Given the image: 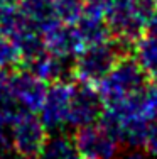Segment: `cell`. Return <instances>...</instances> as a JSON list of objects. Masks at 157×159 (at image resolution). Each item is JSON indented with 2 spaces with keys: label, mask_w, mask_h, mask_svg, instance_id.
Segmentation results:
<instances>
[{
  "label": "cell",
  "mask_w": 157,
  "mask_h": 159,
  "mask_svg": "<svg viewBox=\"0 0 157 159\" xmlns=\"http://www.w3.org/2000/svg\"><path fill=\"white\" fill-rule=\"evenodd\" d=\"M9 86L10 93H12L14 100L20 110L37 113L39 108L42 107L49 83L39 78L34 71L27 70L24 66H19L15 70H10Z\"/></svg>",
  "instance_id": "cell-5"
},
{
  "label": "cell",
  "mask_w": 157,
  "mask_h": 159,
  "mask_svg": "<svg viewBox=\"0 0 157 159\" xmlns=\"http://www.w3.org/2000/svg\"><path fill=\"white\" fill-rule=\"evenodd\" d=\"M49 130L39 113L20 112L10 124V142L14 152L24 159H36L46 142Z\"/></svg>",
  "instance_id": "cell-3"
},
{
  "label": "cell",
  "mask_w": 157,
  "mask_h": 159,
  "mask_svg": "<svg viewBox=\"0 0 157 159\" xmlns=\"http://www.w3.org/2000/svg\"><path fill=\"white\" fill-rule=\"evenodd\" d=\"M135 43L111 36L110 39L96 44L83 46L74 58V76L78 81L98 86L103 78L125 56L133 54Z\"/></svg>",
  "instance_id": "cell-1"
},
{
  "label": "cell",
  "mask_w": 157,
  "mask_h": 159,
  "mask_svg": "<svg viewBox=\"0 0 157 159\" xmlns=\"http://www.w3.org/2000/svg\"><path fill=\"white\" fill-rule=\"evenodd\" d=\"M105 112V102L98 92V86L74 80L71 93L66 127L80 129L96 124Z\"/></svg>",
  "instance_id": "cell-4"
},
{
  "label": "cell",
  "mask_w": 157,
  "mask_h": 159,
  "mask_svg": "<svg viewBox=\"0 0 157 159\" xmlns=\"http://www.w3.org/2000/svg\"><path fill=\"white\" fill-rule=\"evenodd\" d=\"M52 3L59 20L66 24H74L83 14L86 0H52Z\"/></svg>",
  "instance_id": "cell-12"
},
{
  "label": "cell",
  "mask_w": 157,
  "mask_h": 159,
  "mask_svg": "<svg viewBox=\"0 0 157 159\" xmlns=\"http://www.w3.org/2000/svg\"><path fill=\"white\" fill-rule=\"evenodd\" d=\"M20 66V54L9 36L0 32V70H15Z\"/></svg>",
  "instance_id": "cell-13"
},
{
  "label": "cell",
  "mask_w": 157,
  "mask_h": 159,
  "mask_svg": "<svg viewBox=\"0 0 157 159\" xmlns=\"http://www.w3.org/2000/svg\"><path fill=\"white\" fill-rule=\"evenodd\" d=\"M36 159H83L76 147L73 135L58 130L56 134H49L44 142L41 152Z\"/></svg>",
  "instance_id": "cell-11"
},
{
  "label": "cell",
  "mask_w": 157,
  "mask_h": 159,
  "mask_svg": "<svg viewBox=\"0 0 157 159\" xmlns=\"http://www.w3.org/2000/svg\"><path fill=\"white\" fill-rule=\"evenodd\" d=\"M17 7L24 20L37 29L42 36L61 22L54 10L52 0H19Z\"/></svg>",
  "instance_id": "cell-10"
},
{
  "label": "cell",
  "mask_w": 157,
  "mask_h": 159,
  "mask_svg": "<svg viewBox=\"0 0 157 159\" xmlns=\"http://www.w3.org/2000/svg\"><path fill=\"white\" fill-rule=\"evenodd\" d=\"M0 2L2 3H14L15 5V3H19V0H0Z\"/></svg>",
  "instance_id": "cell-14"
},
{
  "label": "cell",
  "mask_w": 157,
  "mask_h": 159,
  "mask_svg": "<svg viewBox=\"0 0 157 159\" xmlns=\"http://www.w3.org/2000/svg\"><path fill=\"white\" fill-rule=\"evenodd\" d=\"M150 81L152 80L139 64L137 58L130 54L120 59L117 66L103 78V81L98 85V92L105 105H111L135 95Z\"/></svg>",
  "instance_id": "cell-2"
},
{
  "label": "cell",
  "mask_w": 157,
  "mask_h": 159,
  "mask_svg": "<svg viewBox=\"0 0 157 159\" xmlns=\"http://www.w3.org/2000/svg\"><path fill=\"white\" fill-rule=\"evenodd\" d=\"M71 93L73 81H56L49 85L42 107L37 112L47 130H61L63 127H66Z\"/></svg>",
  "instance_id": "cell-7"
},
{
  "label": "cell",
  "mask_w": 157,
  "mask_h": 159,
  "mask_svg": "<svg viewBox=\"0 0 157 159\" xmlns=\"http://www.w3.org/2000/svg\"><path fill=\"white\" fill-rule=\"evenodd\" d=\"M44 41H46L47 52L61 58L74 59L78 52L83 49V43L78 36L74 24H66V22H59L54 27H51L44 34Z\"/></svg>",
  "instance_id": "cell-8"
},
{
  "label": "cell",
  "mask_w": 157,
  "mask_h": 159,
  "mask_svg": "<svg viewBox=\"0 0 157 159\" xmlns=\"http://www.w3.org/2000/svg\"><path fill=\"white\" fill-rule=\"evenodd\" d=\"M74 142L83 159H115L118 142L100 122L74 129Z\"/></svg>",
  "instance_id": "cell-6"
},
{
  "label": "cell",
  "mask_w": 157,
  "mask_h": 159,
  "mask_svg": "<svg viewBox=\"0 0 157 159\" xmlns=\"http://www.w3.org/2000/svg\"><path fill=\"white\" fill-rule=\"evenodd\" d=\"M74 27H76V32L83 46L103 43L111 37V31L107 22V17H105V12L93 5H88V3L85 5L81 17L74 22Z\"/></svg>",
  "instance_id": "cell-9"
}]
</instances>
